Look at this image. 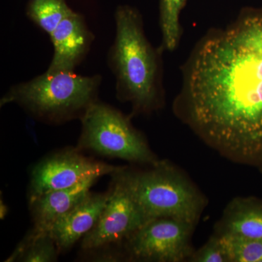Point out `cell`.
Returning <instances> with one entry per match:
<instances>
[{
    "instance_id": "cell-1",
    "label": "cell",
    "mask_w": 262,
    "mask_h": 262,
    "mask_svg": "<svg viewBox=\"0 0 262 262\" xmlns=\"http://www.w3.org/2000/svg\"><path fill=\"white\" fill-rule=\"evenodd\" d=\"M177 106L188 123L231 158L262 159V8H246L196 45Z\"/></svg>"
},
{
    "instance_id": "cell-2",
    "label": "cell",
    "mask_w": 262,
    "mask_h": 262,
    "mask_svg": "<svg viewBox=\"0 0 262 262\" xmlns=\"http://www.w3.org/2000/svg\"><path fill=\"white\" fill-rule=\"evenodd\" d=\"M115 20L116 33L107 64L115 76L117 99L130 103L136 115L156 111L164 103L163 49L148 40L142 17L134 7H117Z\"/></svg>"
},
{
    "instance_id": "cell-3",
    "label": "cell",
    "mask_w": 262,
    "mask_h": 262,
    "mask_svg": "<svg viewBox=\"0 0 262 262\" xmlns=\"http://www.w3.org/2000/svg\"><path fill=\"white\" fill-rule=\"evenodd\" d=\"M101 82L99 75L46 71L32 80L12 85L0 100V106L15 103L31 116L48 124L80 120L98 101Z\"/></svg>"
},
{
    "instance_id": "cell-4",
    "label": "cell",
    "mask_w": 262,
    "mask_h": 262,
    "mask_svg": "<svg viewBox=\"0 0 262 262\" xmlns=\"http://www.w3.org/2000/svg\"><path fill=\"white\" fill-rule=\"evenodd\" d=\"M122 176L148 221L173 218L195 225L203 201L195 188L171 165L159 161L146 171L124 168Z\"/></svg>"
},
{
    "instance_id": "cell-5",
    "label": "cell",
    "mask_w": 262,
    "mask_h": 262,
    "mask_svg": "<svg viewBox=\"0 0 262 262\" xmlns=\"http://www.w3.org/2000/svg\"><path fill=\"white\" fill-rule=\"evenodd\" d=\"M78 149H88L108 158L154 165L159 162L128 117L99 100L80 119Z\"/></svg>"
},
{
    "instance_id": "cell-6",
    "label": "cell",
    "mask_w": 262,
    "mask_h": 262,
    "mask_svg": "<svg viewBox=\"0 0 262 262\" xmlns=\"http://www.w3.org/2000/svg\"><path fill=\"white\" fill-rule=\"evenodd\" d=\"M123 168L112 175L106 206L94 228L82 239L84 251L125 241L148 222L122 176Z\"/></svg>"
},
{
    "instance_id": "cell-7",
    "label": "cell",
    "mask_w": 262,
    "mask_h": 262,
    "mask_svg": "<svg viewBox=\"0 0 262 262\" xmlns=\"http://www.w3.org/2000/svg\"><path fill=\"white\" fill-rule=\"evenodd\" d=\"M194 226L167 217L148 221L125 239V249L131 258L139 261H184L191 255L190 237Z\"/></svg>"
},
{
    "instance_id": "cell-8",
    "label": "cell",
    "mask_w": 262,
    "mask_h": 262,
    "mask_svg": "<svg viewBox=\"0 0 262 262\" xmlns=\"http://www.w3.org/2000/svg\"><path fill=\"white\" fill-rule=\"evenodd\" d=\"M123 168L87 158L78 149L63 150L50 155L33 168L29 201L52 191L73 187L87 179L112 176Z\"/></svg>"
},
{
    "instance_id": "cell-9",
    "label": "cell",
    "mask_w": 262,
    "mask_h": 262,
    "mask_svg": "<svg viewBox=\"0 0 262 262\" xmlns=\"http://www.w3.org/2000/svg\"><path fill=\"white\" fill-rule=\"evenodd\" d=\"M53 56L48 72H75L91 50L94 35L80 13L72 10L51 35Z\"/></svg>"
},
{
    "instance_id": "cell-10",
    "label": "cell",
    "mask_w": 262,
    "mask_h": 262,
    "mask_svg": "<svg viewBox=\"0 0 262 262\" xmlns=\"http://www.w3.org/2000/svg\"><path fill=\"white\" fill-rule=\"evenodd\" d=\"M110 192H90L71 211L57 221L49 233L60 253L72 248L82 239L97 223L106 206Z\"/></svg>"
},
{
    "instance_id": "cell-11",
    "label": "cell",
    "mask_w": 262,
    "mask_h": 262,
    "mask_svg": "<svg viewBox=\"0 0 262 262\" xmlns=\"http://www.w3.org/2000/svg\"><path fill=\"white\" fill-rule=\"evenodd\" d=\"M98 178H91L73 187L52 191L29 201L35 234L49 233L57 221L68 213L91 192Z\"/></svg>"
},
{
    "instance_id": "cell-12",
    "label": "cell",
    "mask_w": 262,
    "mask_h": 262,
    "mask_svg": "<svg viewBox=\"0 0 262 262\" xmlns=\"http://www.w3.org/2000/svg\"><path fill=\"white\" fill-rule=\"evenodd\" d=\"M222 228L221 233L262 239V207L248 201H234L226 213Z\"/></svg>"
},
{
    "instance_id": "cell-13",
    "label": "cell",
    "mask_w": 262,
    "mask_h": 262,
    "mask_svg": "<svg viewBox=\"0 0 262 262\" xmlns=\"http://www.w3.org/2000/svg\"><path fill=\"white\" fill-rule=\"evenodd\" d=\"M60 251L50 233L29 232L5 261L52 262L56 261Z\"/></svg>"
},
{
    "instance_id": "cell-14",
    "label": "cell",
    "mask_w": 262,
    "mask_h": 262,
    "mask_svg": "<svg viewBox=\"0 0 262 262\" xmlns=\"http://www.w3.org/2000/svg\"><path fill=\"white\" fill-rule=\"evenodd\" d=\"M72 11L66 0H30L26 13L39 28L51 35Z\"/></svg>"
},
{
    "instance_id": "cell-15",
    "label": "cell",
    "mask_w": 262,
    "mask_h": 262,
    "mask_svg": "<svg viewBox=\"0 0 262 262\" xmlns=\"http://www.w3.org/2000/svg\"><path fill=\"white\" fill-rule=\"evenodd\" d=\"M187 0H160V27L163 50L173 51L182 37L180 15Z\"/></svg>"
},
{
    "instance_id": "cell-16",
    "label": "cell",
    "mask_w": 262,
    "mask_h": 262,
    "mask_svg": "<svg viewBox=\"0 0 262 262\" xmlns=\"http://www.w3.org/2000/svg\"><path fill=\"white\" fill-rule=\"evenodd\" d=\"M219 237L229 261L262 262V239L227 233H220Z\"/></svg>"
},
{
    "instance_id": "cell-17",
    "label": "cell",
    "mask_w": 262,
    "mask_h": 262,
    "mask_svg": "<svg viewBox=\"0 0 262 262\" xmlns=\"http://www.w3.org/2000/svg\"><path fill=\"white\" fill-rule=\"evenodd\" d=\"M191 261L196 262H228V256L221 244L220 237H213L199 251L192 254Z\"/></svg>"
},
{
    "instance_id": "cell-18",
    "label": "cell",
    "mask_w": 262,
    "mask_h": 262,
    "mask_svg": "<svg viewBox=\"0 0 262 262\" xmlns=\"http://www.w3.org/2000/svg\"><path fill=\"white\" fill-rule=\"evenodd\" d=\"M0 206H1V208H0V217H1V220H4L5 215L8 213V207L5 206L4 202L2 199Z\"/></svg>"
}]
</instances>
